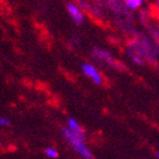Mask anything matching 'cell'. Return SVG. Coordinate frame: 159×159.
<instances>
[{
	"label": "cell",
	"mask_w": 159,
	"mask_h": 159,
	"mask_svg": "<svg viewBox=\"0 0 159 159\" xmlns=\"http://www.w3.org/2000/svg\"><path fill=\"white\" fill-rule=\"evenodd\" d=\"M81 70L86 77L93 80L95 85H101L103 82L102 76H101L100 72L98 71V69L96 68L93 65L89 64V62H85V64L81 65Z\"/></svg>",
	"instance_id": "2"
},
{
	"label": "cell",
	"mask_w": 159,
	"mask_h": 159,
	"mask_svg": "<svg viewBox=\"0 0 159 159\" xmlns=\"http://www.w3.org/2000/svg\"><path fill=\"white\" fill-rule=\"evenodd\" d=\"M157 18H158V19H159V10H158V11H157Z\"/></svg>",
	"instance_id": "11"
},
{
	"label": "cell",
	"mask_w": 159,
	"mask_h": 159,
	"mask_svg": "<svg viewBox=\"0 0 159 159\" xmlns=\"http://www.w3.org/2000/svg\"><path fill=\"white\" fill-rule=\"evenodd\" d=\"M9 125H10L9 118H7V117H1V118H0V126H1V127H8Z\"/></svg>",
	"instance_id": "9"
},
{
	"label": "cell",
	"mask_w": 159,
	"mask_h": 159,
	"mask_svg": "<svg viewBox=\"0 0 159 159\" xmlns=\"http://www.w3.org/2000/svg\"><path fill=\"white\" fill-rule=\"evenodd\" d=\"M93 57L97 58L99 61H105L107 65H109L110 67L112 68H118V62L115 60V58H112V56L108 51L106 50H102V49H98V48H96L95 50H93Z\"/></svg>",
	"instance_id": "3"
},
{
	"label": "cell",
	"mask_w": 159,
	"mask_h": 159,
	"mask_svg": "<svg viewBox=\"0 0 159 159\" xmlns=\"http://www.w3.org/2000/svg\"><path fill=\"white\" fill-rule=\"evenodd\" d=\"M61 134H62L67 143H69V146L71 147L75 150V152L79 155L82 159H93V152L85 143V137L72 133L68 127L61 128Z\"/></svg>",
	"instance_id": "1"
},
{
	"label": "cell",
	"mask_w": 159,
	"mask_h": 159,
	"mask_svg": "<svg viewBox=\"0 0 159 159\" xmlns=\"http://www.w3.org/2000/svg\"><path fill=\"white\" fill-rule=\"evenodd\" d=\"M157 7H158V9H159V0H157Z\"/></svg>",
	"instance_id": "10"
},
{
	"label": "cell",
	"mask_w": 159,
	"mask_h": 159,
	"mask_svg": "<svg viewBox=\"0 0 159 159\" xmlns=\"http://www.w3.org/2000/svg\"><path fill=\"white\" fill-rule=\"evenodd\" d=\"M67 10H68L69 16L71 17L72 20L77 25H80L84 22V13L81 12V10H80L78 6H76L72 2H69L67 5Z\"/></svg>",
	"instance_id": "4"
},
{
	"label": "cell",
	"mask_w": 159,
	"mask_h": 159,
	"mask_svg": "<svg viewBox=\"0 0 159 159\" xmlns=\"http://www.w3.org/2000/svg\"><path fill=\"white\" fill-rule=\"evenodd\" d=\"M129 56H130V59L133 60V62L135 65H138V66H141L143 65V58L139 55V53L135 52V51H130L129 52Z\"/></svg>",
	"instance_id": "7"
},
{
	"label": "cell",
	"mask_w": 159,
	"mask_h": 159,
	"mask_svg": "<svg viewBox=\"0 0 159 159\" xmlns=\"http://www.w3.org/2000/svg\"><path fill=\"white\" fill-rule=\"evenodd\" d=\"M45 155L47 157H49V158L55 159L59 156V152L56 148H53V147H48V148L45 149Z\"/></svg>",
	"instance_id": "8"
},
{
	"label": "cell",
	"mask_w": 159,
	"mask_h": 159,
	"mask_svg": "<svg viewBox=\"0 0 159 159\" xmlns=\"http://www.w3.org/2000/svg\"><path fill=\"white\" fill-rule=\"evenodd\" d=\"M156 156H157V158L159 159V151H158V152H157V154H156Z\"/></svg>",
	"instance_id": "12"
},
{
	"label": "cell",
	"mask_w": 159,
	"mask_h": 159,
	"mask_svg": "<svg viewBox=\"0 0 159 159\" xmlns=\"http://www.w3.org/2000/svg\"><path fill=\"white\" fill-rule=\"evenodd\" d=\"M67 127L71 130L72 133L77 134V135L82 136V137L86 138L85 130L82 129L81 126H80V124L77 121V120L75 119V118H72V117H69L68 120H67Z\"/></svg>",
	"instance_id": "5"
},
{
	"label": "cell",
	"mask_w": 159,
	"mask_h": 159,
	"mask_svg": "<svg viewBox=\"0 0 159 159\" xmlns=\"http://www.w3.org/2000/svg\"><path fill=\"white\" fill-rule=\"evenodd\" d=\"M124 3L127 8L135 10V9L140 8V6L143 5V0H124Z\"/></svg>",
	"instance_id": "6"
}]
</instances>
